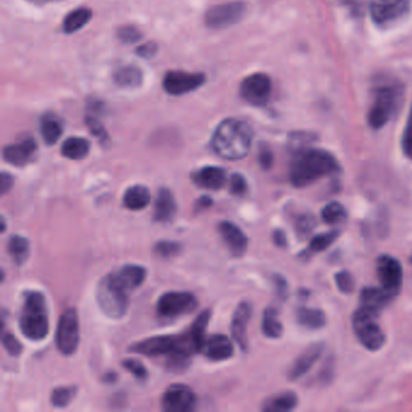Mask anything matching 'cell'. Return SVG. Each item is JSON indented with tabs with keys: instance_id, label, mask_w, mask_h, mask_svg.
<instances>
[{
	"instance_id": "obj_23",
	"label": "cell",
	"mask_w": 412,
	"mask_h": 412,
	"mask_svg": "<svg viewBox=\"0 0 412 412\" xmlns=\"http://www.w3.org/2000/svg\"><path fill=\"white\" fill-rule=\"evenodd\" d=\"M202 351L204 356L211 361H226L234 354V344L227 336L216 334L204 342Z\"/></svg>"
},
{
	"instance_id": "obj_6",
	"label": "cell",
	"mask_w": 412,
	"mask_h": 412,
	"mask_svg": "<svg viewBox=\"0 0 412 412\" xmlns=\"http://www.w3.org/2000/svg\"><path fill=\"white\" fill-rule=\"evenodd\" d=\"M127 292L111 281L109 275L103 277L97 287V302L103 313L111 319L123 318L130 305Z\"/></svg>"
},
{
	"instance_id": "obj_24",
	"label": "cell",
	"mask_w": 412,
	"mask_h": 412,
	"mask_svg": "<svg viewBox=\"0 0 412 412\" xmlns=\"http://www.w3.org/2000/svg\"><path fill=\"white\" fill-rule=\"evenodd\" d=\"M177 213V202L170 189L161 187L158 190L155 206H154V220L167 224L173 220Z\"/></svg>"
},
{
	"instance_id": "obj_7",
	"label": "cell",
	"mask_w": 412,
	"mask_h": 412,
	"mask_svg": "<svg viewBox=\"0 0 412 412\" xmlns=\"http://www.w3.org/2000/svg\"><path fill=\"white\" fill-rule=\"evenodd\" d=\"M80 342L79 317L75 308H67L61 315L56 332L57 349L64 356H72Z\"/></svg>"
},
{
	"instance_id": "obj_10",
	"label": "cell",
	"mask_w": 412,
	"mask_h": 412,
	"mask_svg": "<svg viewBox=\"0 0 412 412\" xmlns=\"http://www.w3.org/2000/svg\"><path fill=\"white\" fill-rule=\"evenodd\" d=\"M242 1H230L212 6L204 16V22L211 30H225L242 20L246 13Z\"/></svg>"
},
{
	"instance_id": "obj_26",
	"label": "cell",
	"mask_w": 412,
	"mask_h": 412,
	"mask_svg": "<svg viewBox=\"0 0 412 412\" xmlns=\"http://www.w3.org/2000/svg\"><path fill=\"white\" fill-rule=\"evenodd\" d=\"M40 133L46 145H54L63 133V123L54 113H46L40 120Z\"/></svg>"
},
{
	"instance_id": "obj_29",
	"label": "cell",
	"mask_w": 412,
	"mask_h": 412,
	"mask_svg": "<svg viewBox=\"0 0 412 412\" xmlns=\"http://www.w3.org/2000/svg\"><path fill=\"white\" fill-rule=\"evenodd\" d=\"M89 149H91V143L86 138L70 137L63 142V144L61 146V154L69 160L79 161L89 155Z\"/></svg>"
},
{
	"instance_id": "obj_8",
	"label": "cell",
	"mask_w": 412,
	"mask_h": 412,
	"mask_svg": "<svg viewBox=\"0 0 412 412\" xmlns=\"http://www.w3.org/2000/svg\"><path fill=\"white\" fill-rule=\"evenodd\" d=\"M197 307L195 295L187 292H168L162 294L158 300V317L163 319L178 318L180 316L189 315Z\"/></svg>"
},
{
	"instance_id": "obj_36",
	"label": "cell",
	"mask_w": 412,
	"mask_h": 412,
	"mask_svg": "<svg viewBox=\"0 0 412 412\" xmlns=\"http://www.w3.org/2000/svg\"><path fill=\"white\" fill-rule=\"evenodd\" d=\"M339 236H340V231H337V230H332V231H327L324 234L317 235L311 239L308 249L312 253H320V251H325L332 246V243L335 242Z\"/></svg>"
},
{
	"instance_id": "obj_50",
	"label": "cell",
	"mask_w": 412,
	"mask_h": 412,
	"mask_svg": "<svg viewBox=\"0 0 412 412\" xmlns=\"http://www.w3.org/2000/svg\"><path fill=\"white\" fill-rule=\"evenodd\" d=\"M0 190H1V195H5L6 192H9L13 187V177L10 173L6 172H1L0 175Z\"/></svg>"
},
{
	"instance_id": "obj_21",
	"label": "cell",
	"mask_w": 412,
	"mask_h": 412,
	"mask_svg": "<svg viewBox=\"0 0 412 412\" xmlns=\"http://www.w3.org/2000/svg\"><path fill=\"white\" fill-rule=\"evenodd\" d=\"M251 317V305L249 302L243 301L238 305L235 311L232 322H231V332L234 340L237 342L239 349L246 352L248 349V336L246 329Z\"/></svg>"
},
{
	"instance_id": "obj_54",
	"label": "cell",
	"mask_w": 412,
	"mask_h": 412,
	"mask_svg": "<svg viewBox=\"0 0 412 412\" xmlns=\"http://www.w3.org/2000/svg\"><path fill=\"white\" fill-rule=\"evenodd\" d=\"M5 227H6V225H5V219L4 218H1V231L3 232L5 231Z\"/></svg>"
},
{
	"instance_id": "obj_30",
	"label": "cell",
	"mask_w": 412,
	"mask_h": 412,
	"mask_svg": "<svg viewBox=\"0 0 412 412\" xmlns=\"http://www.w3.org/2000/svg\"><path fill=\"white\" fill-rule=\"evenodd\" d=\"M296 320L300 325L310 330H318L325 327L327 324V317L323 311L319 308H308V307L298 308Z\"/></svg>"
},
{
	"instance_id": "obj_4",
	"label": "cell",
	"mask_w": 412,
	"mask_h": 412,
	"mask_svg": "<svg viewBox=\"0 0 412 412\" xmlns=\"http://www.w3.org/2000/svg\"><path fill=\"white\" fill-rule=\"evenodd\" d=\"M403 101V89L395 81L382 82L374 91V101L370 106L368 121L370 127L380 130L394 116Z\"/></svg>"
},
{
	"instance_id": "obj_25",
	"label": "cell",
	"mask_w": 412,
	"mask_h": 412,
	"mask_svg": "<svg viewBox=\"0 0 412 412\" xmlns=\"http://www.w3.org/2000/svg\"><path fill=\"white\" fill-rule=\"evenodd\" d=\"M397 296V294L392 293L385 288H374V287H366L361 292V306L370 307L381 312L382 308L389 305L392 300Z\"/></svg>"
},
{
	"instance_id": "obj_41",
	"label": "cell",
	"mask_w": 412,
	"mask_h": 412,
	"mask_svg": "<svg viewBox=\"0 0 412 412\" xmlns=\"http://www.w3.org/2000/svg\"><path fill=\"white\" fill-rule=\"evenodd\" d=\"M1 342H3V347H4L5 351L13 357H18L22 351H23L21 342L11 332H3Z\"/></svg>"
},
{
	"instance_id": "obj_34",
	"label": "cell",
	"mask_w": 412,
	"mask_h": 412,
	"mask_svg": "<svg viewBox=\"0 0 412 412\" xmlns=\"http://www.w3.org/2000/svg\"><path fill=\"white\" fill-rule=\"evenodd\" d=\"M8 251L10 255L13 256V261L18 266H21L26 263L28 256H30V241L23 236L20 235H13L9 238L8 243Z\"/></svg>"
},
{
	"instance_id": "obj_33",
	"label": "cell",
	"mask_w": 412,
	"mask_h": 412,
	"mask_svg": "<svg viewBox=\"0 0 412 412\" xmlns=\"http://www.w3.org/2000/svg\"><path fill=\"white\" fill-rule=\"evenodd\" d=\"M261 330L268 339H280L283 334V325L278 318V312L275 307H268L263 311Z\"/></svg>"
},
{
	"instance_id": "obj_19",
	"label": "cell",
	"mask_w": 412,
	"mask_h": 412,
	"mask_svg": "<svg viewBox=\"0 0 412 412\" xmlns=\"http://www.w3.org/2000/svg\"><path fill=\"white\" fill-rule=\"evenodd\" d=\"M218 231L221 238L224 239L230 253L235 258H239L246 253L248 248V237L236 224L231 221H220L218 225Z\"/></svg>"
},
{
	"instance_id": "obj_37",
	"label": "cell",
	"mask_w": 412,
	"mask_h": 412,
	"mask_svg": "<svg viewBox=\"0 0 412 412\" xmlns=\"http://www.w3.org/2000/svg\"><path fill=\"white\" fill-rule=\"evenodd\" d=\"M75 394H77L75 386L57 387L52 391L51 404L55 408H65L74 399Z\"/></svg>"
},
{
	"instance_id": "obj_51",
	"label": "cell",
	"mask_w": 412,
	"mask_h": 412,
	"mask_svg": "<svg viewBox=\"0 0 412 412\" xmlns=\"http://www.w3.org/2000/svg\"><path fill=\"white\" fill-rule=\"evenodd\" d=\"M272 238H273V242H275V244H276L277 246H280V248H285L287 244H288L287 236H285V232L283 230H275V231H273V235H272Z\"/></svg>"
},
{
	"instance_id": "obj_31",
	"label": "cell",
	"mask_w": 412,
	"mask_h": 412,
	"mask_svg": "<svg viewBox=\"0 0 412 412\" xmlns=\"http://www.w3.org/2000/svg\"><path fill=\"white\" fill-rule=\"evenodd\" d=\"M92 11L89 8H77L64 18L62 28L65 35L77 33L91 21Z\"/></svg>"
},
{
	"instance_id": "obj_16",
	"label": "cell",
	"mask_w": 412,
	"mask_h": 412,
	"mask_svg": "<svg viewBox=\"0 0 412 412\" xmlns=\"http://www.w3.org/2000/svg\"><path fill=\"white\" fill-rule=\"evenodd\" d=\"M177 349V336H153L149 339L132 344L130 351L146 357H158L175 352Z\"/></svg>"
},
{
	"instance_id": "obj_38",
	"label": "cell",
	"mask_w": 412,
	"mask_h": 412,
	"mask_svg": "<svg viewBox=\"0 0 412 412\" xmlns=\"http://www.w3.org/2000/svg\"><path fill=\"white\" fill-rule=\"evenodd\" d=\"M85 123L86 126L89 127V132L97 138L99 143H101L104 148H106V146H109V144H111V138H109V135H108V132L106 131V128L103 126L102 123H101L96 116H92V115H89V116L86 118Z\"/></svg>"
},
{
	"instance_id": "obj_1",
	"label": "cell",
	"mask_w": 412,
	"mask_h": 412,
	"mask_svg": "<svg viewBox=\"0 0 412 412\" xmlns=\"http://www.w3.org/2000/svg\"><path fill=\"white\" fill-rule=\"evenodd\" d=\"M340 170V165L332 154L323 149L298 150L289 167L290 183L293 187H310L323 177Z\"/></svg>"
},
{
	"instance_id": "obj_43",
	"label": "cell",
	"mask_w": 412,
	"mask_h": 412,
	"mask_svg": "<svg viewBox=\"0 0 412 412\" xmlns=\"http://www.w3.org/2000/svg\"><path fill=\"white\" fill-rule=\"evenodd\" d=\"M142 37L143 35L141 30L135 26H123L118 30V38L125 44L137 43L141 40Z\"/></svg>"
},
{
	"instance_id": "obj_35",
	"label": "cell",
	"mask_w": 412,
	"mask_h": 412,
	"mask_svg": "<svg viewBox=\"0 0 412 412\" xmlns=\"http://www.w3.org/2000/svg\"><path fill=\"white\" fill-rule=\"evenodd\" d=\"M322 220L327 225H337L347 219V211L344 206L337 201H332L322 209Z\"/></svg>"
},
{
	"instance_id": "obj_47",
	"label": "cell",
	"mask_w": 412,
	"mask_h": 412,
	"mask_svg": "<svg viewBox=\"0 0 412 412\" xmlns=\"http://www.w3.org/2000/svg\"><path fill=\"white\" fill-rule=\"evenodd\" d=\"M258 161L263 170H268L273 165V154L268 145H260Z\"/></svg>"
},
{
	"instance_id": "obj_42",
	"label": "cell",
	"mask_w": 412,
	"mask_h": 412,
	"mask_svg": "<svg viewBox=\"0 0 412 412\" xmlns=\"http://www.w3.org/2000/svg\"><path fill=\"white\" fill-rule=\"evenodd\" d=\"M401 148L406 158L412 160V106L408 113V121L401 137Z\"/></svg>"
},
{
	"instance_id": "obj_15",
	"label": "cell",
	"mask_w": 412,
	"mask_h": 412,
	"mask_svg": "<svg viewBox=\"0 0 412 412\" xmlns=\"http://www.w3.org/2000/svg\"><path fill=\"white\" fill-rule=\"evenodd\" d=\"M376 272L382 288L398 295L403 283V268L399 260L391 255H380L376 263Z\"/></svg>"
},
{
	"instance_id": "obj_49",
	"label": "cell",
	"mask_w": 412,
	"mask_h": 412,
	"mask_svg": "<svg viewBox=\"0 0 412 412\" xmlns=\"http://www.w3.org/2000/svg\"><path fill=\"white\" fill-rule=\"evenodd\" d=\"M273 282H275L277 296L282 300L288 298V283L285 281V277L276 275V276H273Z\"/></svg>"
},
{
	"instance_id": "obj_14",
	"label": "cell",
	"mask_w": 412,
	"mask_h": 412,
	"mask_svg": "<svg viewBox=\"0 0 412 412\" xmlns=\"http://www.w3.org/2000/svg\"><path fill=\"white\" fill-rule=\"evenodd\" d=\"M195 393L190 387L182 383H175L167 388L162 397V408L168 412H187L195 408Z\"/></svg>"
},
{
	"instance_id": "obj_32",
	"label": "cell",
	"mask_w": 412,
	"mask_h": 412,
	"mask_svg": "<svg viewBox=\"0 0 412 412\" xmlns=\"http://www.w3.org/2000/svg\"><path fill=\"white\" fill-rule=\"evenodd\" d=\"M114 81L121 87H138L143 82V73L136 65H123L114 73Z\"/></svg>"
},
{
	"instance_id": "obj_20",
	"label": "cell",
	"mask_w": 412,
	"mask_h": 412,
	"mask_svg": "<svg viewBox=\"0 0 412 412\" xmlns=\"http://www.w3.org/2000/svg\"><path fill=\"white\" fill-rule=\"evenodd\" d=\"M146 270L141 265H125L118 271L109 273L114 283L121 287L127 293L137 289L144 282Z\"/></svg>"
},
{
	"instance_id": "obj_44",
	"label": "cell",
	"mask_w": 412,
	"mask_h": 412,
	"mask_svg": "<svg viewBox=\"0 0 412 412\" xmlns=\"http://www.w3.org/2000/svg\"><path fill=\"white\" fill-rule=\"evenodd\" d=\"M335 283L341 293L351 294L354 290V278L349 271H341L335 275Z\"/></svg>"
},
{
	"instance_id": "obj_46",
	"label": "cell",
	"mask_w": 412,
	"mask_h": 412,
	"mask_svg": "<svg viewBox=\"0 0 412 412\" xmlns=\"http://www.w3.org/2000/svg\"><path fill=\"white\" fill-rule=\"evenodd\" d=\"M248 190V184L246 180L242 175L239 173H234L231 175V180H230V192L235 196H242L246 194Z\"/></svg>"
},
{
	"instance_id": "obj_48",
	"label": "cell",
	"mask_w": 412,
	"mask_h": 412,
	"mask_svg": "<svg viewBox=\"0 0 412 412\" xmlns=\"http://www.w3.org/2000/svg\"><path fill=\"white\" fill-rule=\"evenodd\" d=\"M158 44L148 42V43L142 44L141 46L137 47L136 54L144 60H150L158 54Z\"/></svg>"
},
{
	"instance_id": "obj_12",
	"label": "cell",
	"mask_w": 412,
	"mask_h": 412,
	"mask_svg": "<svg viewBox=\"0 0 412 412\" xmlns=\"http://www.w3.org/2000/svg\"><path fill=\"white\" fill-rule=\"evenodd\" d=\"M204 82H206V75L202 73L170 70L163 77L162 86L170 96H183L200 89Z\"/></svg>"
},
{
	"instance_id": "obj_40",
	"label": "cell",
	"mask_w": 412,
	"mask_h": 412,
	"mask_svg": "<svg viewBox=\"0 0 412 412\" xmlns=\"http://www.w3.org/2000/svg\"><path fill=\"white\" fill-rule=\"evenodd\" d=\"M182 249V246L175 241H160L154 246V251L163 259H170L175 256Z\"/></svg>"
},
{
	"instance_id": "obj_53",
	"label": "cell",
	"mask_w": 412,
	"mask_h": 412,
	"mask_svg": "<svg viewBox=\"0 0 412 412\" xmlns=\"http://www.w3.org/2000/svg\"><path fill=\"white\" fill-rule=\"evenodd\" d=\"M30 3H35V4H45L47 1H50V0H28Z\"/></svg>"
},
{
	"instance_id": "obj_22",
	"label": "cell",
	"mask_w": 412,
	"mask_h": 412,
	"mask_svg": "<svg viewBox=\"0 0 412 412\" xmlns=\"http://www.w3.org/2000/svg\"><path fill=\"white\" fill-rule=\"evenodd\" d=\"M192 182L197 187L219 190L226 183V170L218 166H204L192 175Z\"/></svg>"
},
{
	"instance_id": "obj_45",
	"label": "cell",
	"mask_w": 412,
	"mask_h": 412,
	"mask_svg": "<svg viewBox=\"0 0 412 412\" xmlns=\"http://www.w3.org/2000/svg\"><path fill=\"white\" fill-rule=\"evenodd\" d=\"M123 366L138 380H145L148 377V370L142 364V361L137 359H125L123 361Z\"/></svg>"
},
{
	"instance_id": "obj_3",
	"label": "cell",
	"mask_w": 412,
	"mask_h": 412,
	"mask_svg": "<svg viewBox=\"0 0 412 412\" xmlns=\"http://www.w3.org/2000/svg\"><path fill=\"white\" fill-rule=\"evenodd\" d=\"M20 329L28 340L42 341L49 332L46 300L40 292H26L20 316Z\"/></svg>"
},
{
	"instance_id": "obj_5",
	"label": "cell",
	"mask_w": 412,
	"mask_h": 412,
	"mask_svg": "<svg viewBox=\"0 0 412 412\" xmlns=\"http://www.w3.org/2000/svg\"><path fill=\"white\" fill-rule=\"evenodd\" d=\"M380 311L361 306L353 313V330L361 346L368 351L376 352L386 344V335L377 324Z\"/></svg>"
},
{
	"instance_id": "obj_2",
	"label": "cell",
	"mask_w": 412,
	"mask_h": 412,
	"mask_svg": "<svg viewBox=\"0 0 412 412\" xmlns=\"http://www.w3.org/2000/svg\"><path fill=\"white\" fill-rule=\"evenodd\" d=\"M253 131L243 120L229 118L213 133L212 148L218 156L230 161L242 160L251 150Z\"/></svg>"
},
{
	"instance_id": "obj_13",
	"label": "cell",
	"mask_w": 412,
	"mask_h": 412,
	"mask_svg": "<svg viewBox=\"0 0 412 412\" xmlns=\"http://www.w3.org/2000/svg\"><path fill=\"white\" fill-rule=\"evenodd\" d=\"M410 11V0H374L370 13L378 26H388L405 18Z\"/></svg>"
},
{
	"instance_id": "obj_52",
	"label": "cell",
	"mask_w": 412,
	"mask_h": 412,
	"mask_svg": "<svg viewBox=\"0 0 412 412\" xmlns=\"http://www.w3.org/2000/svg\"><path fill=\"white\" fill-rule=\"evenodd\" d=\"M213 204V200L209 196H201L199 200L196 201L195 211L196 212H200V211H204V209L209 208Z\"/></svg>"
},
{
	"instance_id": "obj_11",
	"label": "cell",
	"mask_w": 412,
	"mask_h": 412,
	"mask_svg": "<svg viewBox=\"0 0 412 412\" xmlns=\"http://www.w3.org/2000/svg\"><path fill=\"white\" fill-rule=\"evenodd\" d=\"M271 79L263 73H254L241 82V97L251 106H263L268 104L271 97Z\"/></svg>"
},
{
	"instance_id": "obj_18",
	"label": "cell",
	"mask_w": 412,
	"mask_h": 412,
	"mask_svg": "<svg viewBox=\"0 0 412 412\" xmlns=\"http://www.w3.org/2000/svg\"><path fill=\"white\" fill-rule=\"evenodd\" d=\"M324 352V344L316 342L308 346L304 352L299 356L288 370V378L290 381H296L304 377L312 369V366L319 361V358Z\"/></svg>"
},
{
	"instance_id": "obj_28",
	"label": "cell",
	"mask_w": 412,
	"mask_h": 412,
	"mask_svg": "<svg viewBox=\"0 0 412 412\" xmlns=\"http://www.w3.org/2000/svg\"><path fill=\"white\" fill-rule=\"evenodd\" d=\"M299 398L296 393L288 391L281 394L273 395L263 404V411L289 412L298 406Z\"/></svg>"
},
{
	"instance_id": "obj_27",
	"label": "cell",
	"mask_w": 412,
	"mask_h": 412,
	"mask_svg": "<svg viewBox=\"0 0 412 412\" xmlns=\"http://www.w3.org/2000/svg\"><path fill=\"white\" fill-rule=\"evenodd\" d=\"M151 200L149 189L144 185H133L128 187L123 197V206L130 211H141Z\"/></svg>"
},
{
	"instance_id": "obj_17",
	"label": "cell",
	"mask_w": 412,
	"mask_h": 412,
	"mask_svg": "<svg viewBox=\"0 0 412 412\" xmlns=\"http://www.w3.org/2000/svg\"><path fill=\"white\" fill-rule=\"evenodd\" d=\"M37 150L38 145L35 138L27 137L18 143L6 145L3 149V158L13 166L23 167L35 158Z\"/></svg>"
},
{
	"instance_id": "obj_9",
	"label": "cell",
	"mask_w": 412,
	"mask_h": 412,
	"mask_svg": "<svg viewBox=\"0 0 412 412\" xmlns=\"http://www.w3.org/2000/svg\"><path fill=\"white\" fill-rule=\"evenodd\" d=\"M209 319H211V310H204V312H201L200 315L197 316V318L194 320L192 327L182 335L177 336V349L175 352L192 356L202 351L206 342L204 334L208 327Z\"/></svg>"
},
{
	"instance_id": "obj_39",
	"label": "cell",
	"mask_w": 412,
	"mask_h": 412,
	"mask_svg": "<svg viewBox=\"0 0 412 412\" xmlns=\"http://www.w3.org/2000/svg\"><path fill=\"white\" fill-rule=\"evenodd\" d=\"M316 226V219L310 213H304L300 214L295 219V232L298 235L300 239L307 238L310 236L311 232L313 231Z\"/></svg>"
}]
</instances>
